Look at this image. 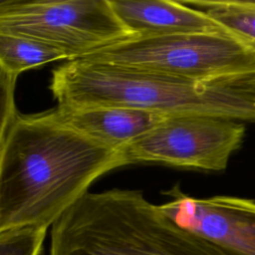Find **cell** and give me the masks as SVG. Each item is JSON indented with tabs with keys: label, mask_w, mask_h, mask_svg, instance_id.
<instances>
[{
	"label": "cell",
	"mask_w": 255,
	"mask_h": 255,
	"mask_svg": "<svg viewBox=\"0 0 255 255\" xmlns=\"http://www.w3.org/2000/svg\"><path fill=\"white\" fill-rule=\"evenodd\" d=\"M125 165L122 150L72 129L52 111L18 114L0 154V233L48 229L97 178Z\"/></svg>",
	"instance_id": "obj_1"
},
{
	"label": "cell",
	"mask_w": 255,
	"mask_h": 255,
	"mask_svg": "<svg viewBox=\"0 0 255 255\" xmlns=\"http://www.w3.org/2000/svg\"><path fill=\"white\" fill-rule=\"evenodd\" d=\"M59 107H117L166 117L204 116L255 123V92L239 80L198 83L88 59L53 70Z\"/></svg>",
	"instance_id": "obj_2"
},
{
	"label": "cell",
	"mask_w": 255,
	"mask_h": 255,
	"mask_svg": "<svg viewBox=\"0 0 255 255\" xmlns=\"http://www.w3.org/2000/svg\"><path fill=\"white\" fill-rule=\"evenodd\" d=\"M48 255H230L138 190L88 192L53 225Z\"/></svg>",
	"instance_id": "obj_3"
},
{
	"label": "cell",
	"mask_w": 255,
	"mask_h": 255,
	"mask_svg": "<svg viewBox=\"0 0 255 255\" xmlns=\"http://www.w3.org/2000/svg\"><path fill=\"white\" fill-rule=\"evenodd\" d=\"M198 83L255 74V48L229 33L129 37L84 58Z\"/></svg>",
	"instance_id": "obj_4"
},
{
	"label": "cell",
	"mask_w": 255,
	"mask_h": 255,
	"mask_svg": "<svg viewBox=\"0 0 255 255\" xmlns=\"http://www.w3.org/2000/svg\"><path fill=\"white\" fill-rule=\"evenodd\" d=\"M0 32L46 44L68 61L132 37L109 0H13L0 11Z\"/></svg>",
	"instance_id": "obj_5"
},
{
	"label": "cell",
	"mask_w": 255,
	"mask_h": 255,
	"mask_svg": "<svg viewBox=\"0 0 255 255\" xmlns=\"http://www.w3.org/2000/svg\"><path fill=\"white\" fill-rule=\"evenodd\" d=\"M245 126L204 116L167 117L122 149L126 165L160 163L205 171L224 170L240 147Z\"/></svg>",
	"instance_id": "obj_6"
},
{
	"label": "cell",
	"mask_w": 255,
	"mask_h": 255,
	"mask_svg": "<svg viewBox=\"0 0 255 255\" xmlns=\"http://www.w3.org/2000/svg\"><path fill=\"white\" fill-rule=\"evenodd\" d=\"M164 194L169 200L158 206L174 222L230 255H255V200L230 195L193 197L178 184Z\"/></svg>",
	"instance_id": "obj_7"
},
{
	"label": "cell",
	"mask_w": 255,
	"mask_h": 255,
	"mask_svg": "<svg viewBox=\"0 0 255 255\" xmlns=\"http://www.w3.org/2000/svg\"><path fill=\"white\" fill-rule=\"evenodd\" d=\"M113 11L131 36L186 33H228L206 13L171 0H109Z\"/></svg>",
	"instance_id": "obj_8"
},
{
	"label": "cell",
	"mask_w": 255,
	"mask_h": 255,
	"mask_svg": "<svg viewBox=\"0 0 255 255\" xmlns=\"http://www.w3.org/2000/svg\"><path fill=\"white\" fill-rule=\"evenodd\" d=\"M51 111L60 123L116 150H122L167 118L155 113L117 107L58 106Z\"/></svg>",
	"instance_id": "obj_9"
},
{
	"label": "cell",
	"mask_w": 255,
	"mask_h": 255,
	"mask_svg": "<svg viewBox=\"0 0 255 255\" xmlns=\"http://www.w3.org/2000/svg\"><path fill=\"white\" fill-rule=\"evenodd\" d=\"M67 60L57 49L30 38L0 32V71L14 78L28 70Z\"/></svg>",
	"instance_id": "obj_10"
},
{
	"label": "cell",
	"mask_w": 255,
	"mask_h": 255,
	"mask_svg": "<svg viewBox=\"0 0 255 255\" xmlns=\"http://www.w3.org/2000/svg\"><path fill=\"white\" fill-rule=\"evenodd\" d=\"M183 2L203 11L226 32L255 47V1L196 0Z\"/></svg>",
	"instance_id": "obj_11"
},
{
	"label": "cell",
	"mask_w": 255,
	"mask_h": 255,
	"mask_svg": "<svg viewBox=\"0 0 255 255\" xmlns=\"http://www.w3.org/2000/svg\"><path fill=\"white\" fill-rule=\"evenodd\" d=\"M47 228L28 226L0 233V255H44Z\"/></svg>",
	"instance_id": "obj_12"
},
{
	"label": "cell",
	"mask_w": 255,
	"mask_h": 255,
	"mask_svg": "<svg viewBox=\"0 0 255 255\" xmlns=\"http://www.w3.org/2000/svg\"><path fill=\"white\" fill-rule=\"evenodd\" d=\"M17 79L0 71V154L17 115L15 86Z\"/></svg>",
	"instance_id": "obj_13"
},
{
	"label": "cell",
	"mask_w": 255,
	"mask_h": 255,
	"mask_svg": "<svg viewBox=\"0 0 255 255\" xmlns=\"http://www.w3.org/2000/svg\"><path fill=\"white\" fill-rule=\"evenodd\" d=\"M255 48V47H254ZM242 83L255 92V74L242 80Z\"/></svg>",
	"instance_id": "obj_14"
},
{
	"label": "cell",
	"mask_w": 255,
	"mask_h": 255,
	"mask_svg": "<svg viewBox=\"0 0 255 255\" xmlns=\"http://www.w3.org/2000/svg\"><path fill=\"white\" fill-rule=\"evenodd\" d=\"M12 1H13V0H0V11H1L3 8L7 7Z\"/></svg>",
	"instance_id": "obj_15"
}]
</instances>
